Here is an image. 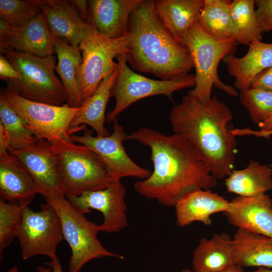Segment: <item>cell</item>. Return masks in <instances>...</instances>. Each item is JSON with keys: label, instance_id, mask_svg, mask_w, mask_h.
I'll return each instance as SVG.
<instances>
[{"label": "cell", "instance_id": "cell-41", "mask_svg": "<svg viewBox=\"0 0 272 272\" xmlns=\"http://www.w3.org/2000/svg\"><path fill=\"white\" fill-rule=\"evenodd\" d=\"M259 127L261 131L272 130V116L267 121L259 126Z\"/></svg>", "mask_w": 272, "mask_h": 272}, {"label": "cell", "instance_id": "cell-37", "mask_svg": "<svg viewBox=\"0 0 272 272\" xmlns=\"http://www.w3.org/2000/svg\"><path fill=\"white\" fill-rule=\"evenodd\" d=\"M70 5L76 10L81 19L86 23L88 24L89 16L88 12V1L71 0L68 1Z\"/></svg>", "mask_w": 272, "mask_h": 272}, {"label": "cell", "instance_id": "cell-16", "mask_svg": "<svg viewBox=\"0 0 272 272\" xmlns=\"http://www.w3.org/2000/svg\"><path fill=\"white\" fill-rule=\"evenodd\" d=\"M224 213L232 226L272 238V198L269 195L237 196L230 201Z\"/></svg>", "mask_w": 272, "mask_h": 272}, {"label": "cell", "instance_id": "cell-32", "mask_svg": "<svg viewBox=\"0 0 272 272\" xmlns=\"http://www.w3.org/2000/svg\"><path fill=\"white\" fill-rule=\"evenodd\" d=\"M29 204L11 203L0 199V254L16 237L24 208Z\"/></svg>", "mask_w": 272, "mask_h": 272}, {"label": "cell", "instance_id": "cell-12", "mask_svg": "<svg viewBox=\"0 0 272 272\" xmlns=\"http://www.w3.org/2000/svg\"><path fill=\"white\" fill-rule=\"evenodd\" d=\"M113 123V132L108 136H93V130L86 128L82 135L73 134L71 139L92 149L104 163L113 179L129 177L147 179L152 172L139 166L128 156L122 145L124 141L128 140V135L117 120Z\"/></svg>", "mask_w": 272, "mask_h": 272}, {"label": "cell", "instance_id": "cell-13", "mask_svg": "<svg viewBox=\"0 0 272 272\" xmlns=\"http://www.w3.org/2000/svg\"><path fill=\"white\" fill-rule=\"evenodd\" d=\"M126 190L120 180L113 179L105 188L84 192L79 196L65 195L78 211L85 214L96 210L100 212L103 221L99 225L100 231L116 233L127 226Z\"/></svg>", "mask_w": 272, "mask_h": 272}, {"label": "cell", "instance_id": "cell-36", "mask_svg": "<svg viewBox=\"0 0 272 272\" xmlns=\"http://www.w3.org/2000/svg\"><path fill=\"white\" fill-rule=\"evenodd\" d=\"M19 75L5 55H0V79L6 81L19 78Z\"/></svg>", "mask_w": 272, "mask_h": 272}, {"label": "cell", "instance_id": "cell-29", "mask_svg": "<svg viewBox=\"0 0 272 272\" xmlns=\"http://www.w3.org/2000/svg\"><path fill=\"white\" fill-rule=\"evenodd\" d=\"M231 1L205 0L198 23L210 36L220 40L233 38Z\"/></svg>", "mask_w": 272, "mask_h": 272}, {"label": "cell", "instance_id": "cell-9", "mask_svg": "<svg viewBox=\"0 0 272 272\" xmlns=\"http://www.w3.org/2000/svg\"><path fill=\"white\" fill-rule=\"evenodd\" d=\"M131 38L129 31L118 38H109L91 25L78 46L82 54L80 88L84 103L94 94L102 81L116 69L114 59L125 54Z\"/></svg>", "mask_w": 272, "mask_h": 272}, {"label": "cell", "instance_id": "cell-34", "mask_svg": "<svg viewBox=\"0 0 272 272\" xmlns=\"http://www.w3.org/2000/svg\"><path fill=\"white\" fill-rule=\"evenodd\" d=\"M256 16L262 34L272 31V0H255Z\"/></svg>", "mask_w": 272, "mask_h": 272}, {"label": "cell", "instance_id": "cell-40", "mask_svg": "<svg viewBox=\"0 0 272 272\" xmlns=\"http://www.w3.org/2000/svg\"><path fill=\"white\" fill-rule=\"evenodd\" d=\"M45 264L49 266L51 268L39 265L37 268L39 272H63L58 258L51 260L50 262Z\"/></svg>", "mask_w": 272, "mask_h": 272}, {"label": "cell", "instance_id": "cell-23", "mask_svg": "<svg viewBox=\"0 0 272 272\" xmlns=\"http://www.w3.org/2000/svg\"><path fill=\"white\" fill-rule=\"evenodd\" d=\"M205 0L154 1L155 11L172 36L182 44L189 30L198 21Z\"/></svg>", "mask_w": 272, "mask_h": 272}, {"label": "cell", "instance_id": "cell-18", "mask_svg": "<svg viewBox=\"0 0 272 272\" xmlns=\"http://www.w3.org/2000/svg\"><path fill=\"white\" fill-rule=\"evenodd\" d=\"M40 190L20 161L9 151L0 153V195L5 201L30 204Z\"/></svg>", "mask_w": 272, "mask_h": 272}, {"label": "cell", "instance_id": "cell-6", "mask_svg": "<svg viewBox=\"0 0 272 272\" xmlns=\"http://www.w3.org/2000/svg\"><path fill=\"white\" fill-rule=\"evenodd\" d=\"M43 197L46 202L56 212L64 240L71 248L69 272H80L86 263L94 259L104 257L124 259L123 256L110 252L103 247L97 237L100 232L99 225L76 210L64 194L53 193Z\"/></svg>", "mask_w": 272, "mask_h": 272}, {"label": "cell", "instance_id": "cell-20", "mask_svg": "<svg viewBox=\"0 0 272 272\" xmlns=\"http://www.w3.org/2000/svg\"><path fill=\"white\" fill-rule=\"evenodd\" d=\"M230 201L211 189H196L187 194L175 205L176 223L183 228L194 222L212 224L213 214L227 212Z\"/></svg>", "mask_w": 272, "mask_h": 272}, {"label": "cell", "instance_id": "cell-4", "mask_svg": "<svg viewBox=\"0 0 272 272\" xmlns=\"http://www.w3.org/2000/svg\"><path fill=\"white\" fill-rule=\"evenodd\" d=\"M237 44L234 38L220 40L210 36L198 21L192 26L182 43L188 49L195 70V85L188 94L205 102L212 97L215 86L229 95L238 96L236 89L224 84L218 75L220 61L226 56L234 54Z\"/></svg>", "mask_w": 272, "mask_h": 272}, {"label": "cell", "instance_id": "cell-17", "mask_svg": "<svg viewBox=\"0 0 272 272\" xmlns=\"http://www.w3.org/2000/svg\"><path fill=\"white\" fill-rule=\"evenodd\" d=\"M141 1H88V24L109 38L121 37L128 32L130 15Z\"/></svg>", "mask_w": 272, "mask_h": 272}, {"label": "cell", "instance_id": "cell-5", "mask_svg": "<svg viewBox=\"0 0 272 272\" xmlns=\"http://www.w3.org/2000/svg\"><path fill=\"white\" fill-rule=\"evenodd\" d=\"M1 52L19 74V78L6 81L20 96L52 105L66 103L64 89L55 74L56 64L53 55L40 57L11 49H4Z\"/></svg>", "mask_w": 272, "mask_h": 272}, {"label": "cell", "instance_id": "cell-33", "mask_svg": "<svg viewBox=\"0 0 272 272\" xmlns=\"http://www.w3.org/2000/svg\"><path fill=\"white\" fill-rule=\"evenodd\" d=\"M41 12L32 0H0V20L13 27L26 24Z\"/></svg>", "mask_w": 272, "mask_h": 272}, {"label": "cell", "instance_id": "cell-19", "mask_svg": "<svg viewBox=\"0 0 272 272\" xmlns=\"http://www.w3.org/2000/svg\"><path fill=\"white\" fill-rule=\"evenodd\" d=\"M45 15L49 30L54 36L79 46L91 25L85 23L76 10L65 0H32Z\"/></svg>", "mask_w": 272, "mask_h": 272}, {"label": "cell", "instance_id": "cell-11", "mask_svg": "<svg viewBox=\"0 0 272 272\" xmlns=\"http://www.w3.org/2000/svg\"><path fill=\"white\" fill-rule=\"evenodd\" d=\"M35 212L26 206L23 211L16 237L18 239L22 258L28 259L37 255L58 258L57 246L64 240L60 219L53 207L46 202Z\"/></svg>", "mask_w": 272, "mask_h": 272}, {"label": "cell", "instance_id": "cell-27", "mask_svg": "<svg viewBox=\"0 0 272 272\" xmlns=\"http://www.w3.org/2000/svg\"><path fill=\"white\" fill-rule=\"evenodd\" d=\"M227 191L238 196L252 197L272 189V169L265 164L250 160L242 170H233L226 178Z\"/></svg>", "mask_w": 272, "mask_h": 272}, {"label": "cell", "instance_id": "cell-3", "mask_svg": "<svg viewBox=\"0 0 272 272\" xmlns=\"http://www.w3.org/2000/svg\"><path fill=\"white\" fill-rule=\"evenodd\" d=\"M128 31L132 38L124 55L133 70L171 80L187 75L194 68L188 49L172 36L157 16L154 1L142 0L133 9Z\"/></svg>", "mask_w": 272, "mask_h": 272}, {"label": "cell", "instance_id": "cell-28", "mask_svg": "<svg viewBox=\"0 0 272 272\" xmlns=\"http://www.w3.org/2000/svg\"><path fill=\"white\" fill-rule=\"evenodd\" d=\"M254 0H234L230 8L233 38L237 43L249 45L262 39Z\"/></svg>", "mask_w": 272, "mask_h": 272}, {"label": "cell", "instance_id": "cell-26", "mask_svg": "<svg viewBox=\"0 0 272 272\" xmlns=\"http://www.w3.org/2000/svg\"><path fill=\"white\" fill-rule=\"evenodd\" d=\"M232 240L237 266L272 269V238L237 228Z\"/></svg>", "mask_w": 272, "mask_h": 272}, {"label": "cell", "instance_id": "cell-44", "mask_svg": "<svg viewBox=\"0 0 272 272\" xmlns=\"http://www.w3.org/2000/svg\"><path fill=\"white\" fill-rule=\"evenodd\" d=\"M17 268L16 267H14L11 268L8 272H17Z\"/></svg>", "mask_w": 272, "mask_h": 272}, {"label": "cell", "instance_id": "cell-2", "mask_svg": "<svg viewBox=\"0 0 272 272\" xmlns=\"http://www.w3.org/2000/svg\"><path fill=\"white\" fill-rule=\"evenodd\" d=\"M173 130L194 148L216 178L231 173L237 145L229 124L233 119L229 107L216 96L201 102L188 93L170 112Z\"/></svg>", "mask_w": 272, "mask_h": 272}, {"label": "cell", "instance_id": "cell-7", "mask_svg": "<svg viewBox=\"0 0 272 272\" xmlns=\"http://www.w3.org/2000/svg\"><path fill=\"white\" fill-rule=\"evenodd\" d=\"M51 145L57 157L65 195L103 189L112 181L104 163L88 147L74 142Z\"/></svg>", "mask_w": 272, "mask_h": 272}, {"label": "cell", "instance_id": "cell-8", "mask_svg": "<svg viewBox=\"0 0 272 272\" xmlns=\"http://www.w3.org/2000/svg\"><path fill=\"white\" fill-rule=\"evenodd\" d=\"M1 93L37 141L45 140L51 144L73 142L70 124L82 106L74 108L66 103L55 106L30 101L20 96L8 84L2 88Z\"/></svg>", "mask_w": 272, "mask_h": 272}, {"label": "cell", "instance_id": "cell-39", "mask_svg": "<svg viewBox=\"0 0 272 272\" xmlns=\"http://www.w3.org/2000/svg\"><path fill=\"white\" fill-rule=\"evenodd\" d=\"M10 138L3 124L0 123V153L8 152L9 148Z\"/></svg>", "mask_w": 272, "mask_h": 272}, {"label": "cell", "instance_id": "cell-22", "mask_svg": "<svg viewBox=\"0 0 272 272\" xmlns=\"http://www.w3.org/2000/svg\"><path fill=\"white\" fill-rule=\"evenodd\" d=\"M223 61L229 75L235 78V87L241 91L249 87L259 73L272 66V43L254 42L243 56L229 54Z\"/></svg>", "mask_w": 272, "mask_h": 272}, {"label": "cell", "instance_id": "cell-21", "mask_svg": "<svg viewBox=\"0 0 272 272\" xmlns=\"http://www.w3.org/2000/svg\"><path fill=\"white\" fill-rule=\"evenodd\" d=\"M192 264L196 272H222L235 267L232 239L226 233L202 238L193 251Z\"/></svg>", "mask_w": 272, "mask_h": 272}, {"label": "cell", "instance_id": "cell-15", "mask_svg": "<svg viewBox=\"0 0 272 272\" xmlns=\"http://www.w3.org/2000/svg\"><path fill=\"white\" fill-rule=\"evenodd\" d=\"M11 49L46 57L55 50L52 35L41 12L26 24L13 27L0 20V50Z\"/></svg>", "mask_w": 272, "mask_h": 272}, {"label": "cell", "instance_id": "cell-38", "mask_svg": "<svg viewBox=\"0 0 272 272\" xmlns=\"http://www.w3.org/2000/svg\"><path fill=\"white\" fill-rule=\"evenodd\" d=\"M231 132L235 136L253 135L267 139H269L270 136L272 135V130H254L250 128H235L231 129Z\"/></svg>", "mask_w": 272, "mask_h": 272}, {"label": "cell", "instance_id": "cell-24", "mask_svg": "<svg viewBox=\"0 0 272 272\" xmlns=\"http://www.w3.org/2000/svg\"><path fill=\"white\" fill-rule=\"evenodd\" d=\"M57 63L55 71L59 76L67 97L66 104L71 107L83 104L80 88V74L82 61L78 46L70 45L63 39L52 35Z\"/></svg>", "mask_w": 272, "mask_h": 272}, {"label": "cell", "instance_id": "cell-43", "mask_svg": "<svg viewBox=\"0 0 272 272\" xmlns=\"http://www.w3.org/2000/svg\"><path fill=\"white\" fill-rule=\"evenodd\" d=\"M250 272H272V269L261 267L255 271Z\"/></svg>", "mask_w": 272, "mask_h": 272}, {"label": "cell", "instance_id": "cell-42", "mask_svg": "<svg viewBox=\"0 0 272 272\" xmlns=\"http://www.w3.org/2000/svg\"><path fill=\"white\" fill-rule=\"evenodd\" d=\"M181 272H196V271H195L193 269H185L182 270ZM222 272H244V271L243 270L242 268L237 266L232 269H231L227 271H222Z\"/></svg>", "mask_w": 272, "mask_h": 272}, {"label": "cell", "instance_id": "cell-35", "mask_svg": "<svg viewBox=\"0 0 272 272\" xmlns=\"http://www.w3.org/2000/svg\"><path fill=\"white\" fill-rule=\"evenodd\" d=\"M249 87L272 92V66L259 73L252 81Z\"/></svg>", "mask_w": 272, "mask_h": 272}, {"label": "cell", "instance_id": "cell-31", "mask_svg": "<svg viewBox=\"0 0 272 272\" xmlns=\"http://www.w3.org/2000/svg\"><path fill=\"white\" fill-rule=\"evenodd\" d=\"M239 98L252 121L259 126L271 117L272 92L248 87L240 91Z\"/></svg>", "mask_w": 272, "mask_h": 272}, {"label": "cell", "instance_id": "cell-14", "mask_svg": "<svg viewBox=\"0 0 272 272\" xmlns=\"http://www.w3.org/2000/svg\"><path fill=\"white\" fill-rule=\"evenodd\" d=\"M8 151L28 170L43 196L53 193L65 195L57 157L50 143L45 140L37 141L23 148Z\"/></svg>", "mask_w": 272, "mask_h": 272}, {"label": "cell", "instance_id": "cell-25", "mask_svg": "<svg viewBox=\"0 0 272 272\" xmlns=\"http://www.w3.org/2000/svg\"><path fill=\"white\" fill-rule=\"evenodd\" d=\"M117 67L101 82L94 94L85 101L80 112L74 117L70 124L72 135L84 130L86 125L90 126L97 136L110 135L105 128V110L111 90L117 74Z\"/></svg>", "mask_w": 272, "mask_h": 272}, {"label": "cell", "instance_id": "cell-1", "mask_svg": "<svg viewBox=\"0 0 272 272\" xmlns=\"http://www.w3.org/2000/svg\"><path fill=\"white\" fill-rule=\"evenodd\" d=\"M128 139L151 150L154 170L148 178L137 181L133 185L141 195L167 207H174L192 191L210 189L217 186V178L193 146L181 135H166L143 127L128 135Z\"/></svg>", "mask_w": 272, "mask_h": 272}, {"label": "cell", "instance_id": "cell-30", "mask_svg": "<svg viewBox=\"0 0 272 272\" xmlns=\"http://www.w3.org/2000/svg\"><path fill=\"white\" fill-rule=\"evenodd\" d=\"M0 123L7 131L10 138L9 150L23 148L37 142L36 138L26 128L24 119L2 93L0 94Z\"/></svg>", "mask_w": 272, "mask_h": 272}, {"label": "cell", "instance_id": "cell-10", "mask_svg": "<svg viewBox=\"0 0 272 272\" xmlns=\"http://www.w3.org/2000/svg\"><path fill=\"white\" fill-rule=\"evenodd\" d=\"M116 59L117 74L111 92L115 104L107 114L108 123L114 122L121 112L140 100L159 95L172 100L175 92L195 86V75L188 74L171 80H153L132 71L128 66L124 54L118 56Z\"/></svg>", "mask_w": 272, "mask_h": 272}]
</instances>
